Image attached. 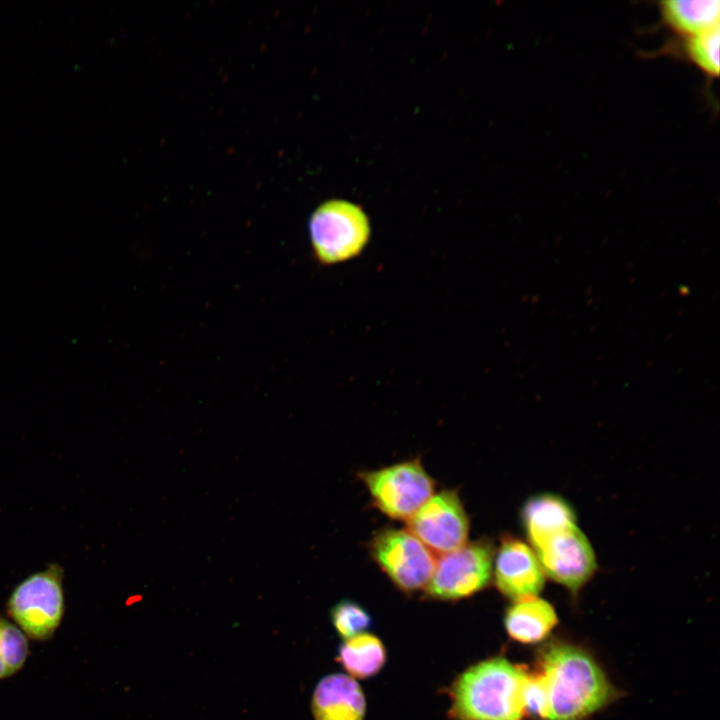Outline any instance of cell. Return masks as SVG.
<instances>
[{
  "label": "cell",
  "instance_id": "1",
  "mask_svg": "<svg viewBox=\"0 0 720 720\" xmlns=\"http://www.w3.org/2000/svg\"><path fill=\"white\" fill-rule=\"evenodd\" d=\"M547 691V720H582L614 695L605 674L584 650L565 643L550 645L540 672Z\"/></svg>",
  "mask_w": 720,
  "mask_h": 720
},
{
  "label": "cell",
  "instance_id": "2",
  "mask_svg": "<svg viewBox=\"0 0 720 720\" xmlns=\"http://www.w3.org/2000/svg\"><path fill=\"white\" fill-rule=\"evenodd\" d=\"M526 671L505 658L481 661L455 681L452 713L456 720H522Z\"/></svg>",
  "mask_w": 720,
  "mask_h": 720
},
{
  "label": "cell",
  "instance_id": "3",
  "mask_svg": "<svg viewBox=\"0 0 720 720\" xmlns=\"http://www.w3.org/2000/svg\"><path fill=\"white\" fill-rule=\"evenodd\" d=\"M7 613L27 638L50 640L65 613L63 568L53 563L22 580L8 598Z\"/></svg>",
  "mask_w": 720,
  "mask_h": 720
},
{
  "label": "cell",
  "instance_id": "4",
  "mask_svg": "<svg viewBox=\"0 0 720 720\" xmlns=\"http://www.w3.org/2000/svg\"><path fill=\"white\" fill-rule=\"evenodd\" d=\"M308 227L313 256L323 265L358 256L367 245L371 231L364 210L341 199L322 203L312 213Z\"/></svg>",
  "mask_w": 720,
  "mask_h": 720
},
{
  "label": "cell",
  "instance_id": "5",
  "mask_svg": "<svg viewBox=\"0 0 720 720\" xmlns=\"http://www.w3.org/2000/svg\"><path fill=\"white\" fill-rule=\"evenodd\" d=\"M373 504L393 519L409 520L434 494L435 483L419 459L359 474Z\"/></svg>",
  "mask_w": 720,
  "mask_h": 720
},
{
  "label": "cell",
  "instance_id": "6",
  "mask_svg": "<svg viewBox=\"0 0 720 720\" xmlns=\"http://www.w3.org/2000/svg\"><path fill=\"white\" fill-rule=\"evenodd\" d=\"M493 558L494 548L485 539L442 554L426 586L427 594L439 600H458L481 591L491 580Z\"/></svg>",
  "mask_w": 720,
  "mask_h": 720
},
{
  "label": "cell",
  "instance_id": "7",
  "mask_svg": "<svg viewBox=\"0 0 720 720\" xmlns=\"http://www.w3.org/2000/svg\"><path fill=\"white\" fill-rule=\"evenodd\" d=\"M370 553L399 589L426 588L434 572L433 553L407 529H382L370 542Z\"/></svg>",
  "mask_w": 720,
  "mask_h": 720
},
{
  "label": "cell",
  "instance_id": "8",
  "mask_svg": "<svg viewBox=\"0 0 720 720\" xmlns=\"http://www.w3.org/2000/svg\"><path fill=\"white\" fill-rule=\"evenodd\" d=\"M545 576L577 592L596 571L593 548L576 524L556 530L531 544Z\"/></svg>",
  "mask_w": 720,
  "mask_h": 720
},
{
  "label": "cell",
  "instance_id": "9",
  "mask_svg": "<svg viewBox=\"0 0 720 720\" xmlns=\"http://www.w3.org/2000/svg\"><path fill=\"white\" fill-rule=\"evenodd\" d=\"M407 522V530L431 552L445 554L468 540L469 518L455 490L433 494Z\"/></svg>",
  "mask_w": 720,
  "mask_h": 720
},
{
  "label": "cell",
  "instance_id": "10",
  "mask_svg": "<svg viewBox=\"0 0 720 720\" xmlns=\"http://www.w3.org/2000/svg\"><path fill=\"white\" fill-rule=\"evenodd\" d=\"M494 577L498 590L514 602L537 597L545 582L544 571L531 546L513 536L501 540Z\"/></svg>",
  "mask_w": 720,
  "mask_h": 720
},
{
  "label": "cell",
  "instance_id": "11",
  "mask_svg": "<svg viewBox=\"0 0 720 720\" xmlns=\"http://www.w3.org/2000/svg\"><path fill=\"white\" fill-rule=\"evenodd\" d=\"M365 712L364 693L352 677L334 673L317 683L312 695L314 720H364Z\"/></svg>",
  "mask_w": 720,
  "mask_h": 720
},
{
  "label": "cell",
  "instance_id": "12",
  "mask_svg": "<svg viewBox=\"0 0 720 720\" xmlns=\"http://www.w3.org/2000/svg\"><path fill=\"white\" fill-rule=\"evenodd\" d=\"M553 606L538 597L515 601L505 614L508 635L521 643H536L548 636L557 624Z\"/></svg>",
  "mask_w": 720,
  "mask_h": 720
},
{
  "label": "cell",
  "instance_id": "13",
  "mask_svg": "<svg viewBox=\"0 0 720 720\" xmlns=\"http://www.w3.org/2000/svg\"><path fill=\"white\" fill-rule=\"evenodd\" d=\"M521 519L530 544L561 528L576 524L572 507L562 497L543 493L529 498Z\"/></svg>",
  "mask_w": 720,
  "mask_h": 720
},
{
  "label": "cell",
  "instance_id": "14",
  "mask_svg": "<svg viewBox=\"0 0 720 720\" xmlns=\"http://www.w3.org/2000/svg\"><path fill=\"white\" fill-rule=\"evenodd\" d=\"M661 10L671 28L690 36L719 25L718 0H667L661 3Z\"/></svg>",
  "mask_w": 720,
  "mask_h": 720
},
{
  "label": "cell",
  "instance_id": "15",
  "mask_svg": "<svg viewBox=\"0 0 720 720\" xmlns=\"http://www.w3.org/2000/svg\"><path fill=\"white\" fill-rule=\"evenodd\" d=\"M337 660L348 676L364 679L382 669L386 662V649L377 636L364 632L344 640Z\"/></svg>",
  "mask_w": 720,
  "mask_h": 720
},
{
  "label": "cell",
  "instance_id": "16",
  "mask_svg": "<svg viewBox=\"0 0 720 720\" xmlns=\"http://www.w3.org/2000/svg\"><path fill=\"white\" fill-rule=\"evenodd\" d=\"M28 638L11 621L0 615V680L19 672L29 654Z\"/></svg>",
  "mask_w": 720,
  "mask_h": 720
},
{
  "label": "cell",
  "instance_id": "17",
  "mask_svg": "<svg viewBox=\"0 0 720 720\" xmlns=\"http://www.w3.org/2000/svg\"><path fill=\"white\" fill-rule=\"evenodd\" d=\"M719 25L690 36L687 52L692 61L711 76L719 74Z\"/></svg>",
  "mask_w": 720,
  "mask_h": 720
},
{
  "label": "cell",
  "instance_id": "18",
  "mask_svg": "<svg viewBox=\"0 0 720 720\" xmlns=\"http://www.w3.org/2000/svg\"><path fill=\"white\" fill-rule=\"evenodd\" d=\"M331 621L338 634L345 640L361 633L371 626L369 613L351 600H341L330 612Z\"/></svg>",
  "mask_w": 720,
  "mask_h": 720
},
{
  "label": "cell",
  "instance_id": "19",
  "mask_svg": "<svg viewBox=\"0 0 720 720\" xmlns=\"http://www.w3.org/2000/svg\"><path fill=\"white\" fill-rule=\"evenodd\" d=\"M522 702L524 714L527 713L541 720H547V691L540 673H526L522 689Z\"/></svg>",
  "mask_w": 720,
  "mask_h": 720
}]
</instances>
